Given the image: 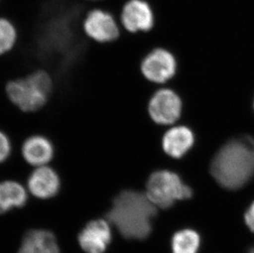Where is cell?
Listing matches in <instances>:
<instances>
[{
	"label": "cell",
	"instance_id": "cell-1",
	"mask_svg": "<svg viewBox=\"0 0 254 253\" xmlns=\"http://www.w3.org/2000/svg\"><path fill=\"white\" fill-rule=\"evenodd\" d=\"M156 215L157 208L145 192L124 189L112 199L106 220L125 239L142 241L152 233Z\"/></svg>",
	"mask_w": 254,
	"mask_h": 253
},
{
	"label": "cell",
	"instance_id": "cell-2",
	"mask_svg": "<svg viewBox=\"0 0 254 253\" xmlns=\"http://www.w3.org/2000/svg\"><path fill=\"white\" fill-rule=\"evenodd\" d=\"M211 173L224 189L245 186L254 176V139L246 135L228 141L214 157Z\"/></svg>",
	"mask_w": 254,
	"mask_h": 253
},
{
	"label": "cell",
	"instance_id": "cell-3",
	"mask_svg": "<svg viewBox=\"0 0 254 253\" xmlns=\"http://www.w3.org/2000/svg\"><path fill=\"white\" fill-rule=\"evenodd\" d=\"M55 91V80L51 72L39 68L23 76L10 79L4 92L8 102L27 115L43 110Z\"/></svg>",
	"mask_w": 254,
	"mask_h": 253
},
{
	"label": "cell",
	"instance_id": "cell-4",
	"mask_svg": "<svg viewBox=\"0 0 254 253\" xmlns=\"http://www.w3.org/2000/svg\"><path fill=\"white\" fill-rule=\"evenodd\" d=\"M145 194L156 208L166 210L176 201L191 198L192 191L175 173L158 170L146 180Z\"/></svg>",
	"mask_w": 254,
	"mask_h": 253
},
{
	"label": "cell",
	"instance_id": "cell-5",
	"mask_svg": "<svg viewBox=\"0 0 254 253\" xmlns=\"http://www.w3.org/2000/svg\"><path fill=\"white\" fill-rule=\"evenodd\" d=\"M83 31L94 42L109 44L120 38L122 27L111 12L101 8H93L85 17Z\"/></svg>",
	"mask_w": 254,
	"mask_h": 253
},
{
	"label": "cell",
	"instance_id": "cell-6",
	"mask_svg": "<svg viewBox=\"0 0 254 253\" xmlns=\"http://www.w3.org/2000/svg\"><path fill=\"white\" fill-rule=\"evenodd\" d=\"M25 182L29 194L42 201L56 197L63 188L62 177L53 165L31 169Z\"/></svg>",
	"mask_w": 254,
	"mask_h": 253
},
{
	"label": "cell",
	"instance_id": "cell-7",
	"mask_svg": "<svg viewBox=\"0 0 254 253\" xmlns=\"http://www.w3.org/2000/svg\"><path fill=\"white\" fill-rule=\"evenodd\" d=\"M17 153L28 167L50 165L56 157V146L53 140L43 133H32L20 144Z\"/></svg>",
	"mask_w": 254,
	"mask_h": 253
},
{
	"label": "cell",
	"instance_id": "cell-8",
	"mask_svg": "<svg viewBox=\"0 0 254 253\" xmlns=\"http://www.w3.org/2000/svg\"><path fill=\"white\" fill-rule=\"evenodd\" d=\"M120 26L128 33L148 32L155 24V15L146 0H128L123 7Z\"/></svg>",
	"mask_w": 254,
	"mask_h": 253
},
{
	"label": "cell",
	"instance_id": "cell-9",
	"mask_svg": "<svg viewBox=\"0 0 254 253\" xmlns=\"http://www.w3.org/2000/svg\"><path fill=\"white\" fill-rule=\"evenodd\" d=\"M141 74L154 83H164L170 80L176 71V61L169 51L164 49H155L141 60Z\"/></svg>",
	"mask_w": 254,
	"mask_h": 253
},
{
	"label": "cell",
	"instance_id": "cell-10",
	"mask_svg": "<svg viewBox=\"0 0 254 253\" xmlns=\"http://www.w3.org/2000/svg\"><path fill=\"white\" fill-rule=\"evenodd\" d=\"M147 110L149 116L156 124L169 125L180 118L182 103L174 91L161 89L151 96Z\"/></svg>",
	"mask_w": 254,
	"mask_h": 253
},
{
	"label": "cell",
	"instance_id": "cell-11",
	"mask_svg": "<svg viewBox=\"0 0 254 253\" xmlns=\"http://www.w3.org/2000/svg\"><path fill=\"white\" fill-rule=\"evenodd\" d=\"M111 224L106 219L89 221L78 235V244L86 253H104L112 240Z\"/></svg>",
	"mask_w": 254,
	"mask_h": 253
},
{
	"label": "cell",
	"instance_id": "cell-12",
	"mask_svg": "<svg viewBox=\"0 0 254 253\" xmlns=\"http://www.w3.org/2000/svg\"><path fill=\"white\" fill-rule=\"evenodd\" d=\"M29 192L27 187L16 179H5L0 182V215L27 205Z\"/></svg>",
	"mask_w": 254,
	"mask_h": 253
},
{
	"label": "cell",
	"instance_id": "cell-13",
	"mask_svg": "<svg viewBox=\"0 0 254 253\" xmlns=\"http://www.w3.org/2000/svg\"><path fill=\"white\" fill-rule=\"evenodd\" d=\"M18 253H60V249L52 232L31 229L23 237Z\"/></svg>",
	"mask_w": 254,
	"mask_h": 253
},
{
	"label": "cell",
	"instance_id": "cell-14",
	"mask_svg": "<svg viewBox=\"0 0 254 253\" xmlns=\"http://www.w3.org/2000/svg\"><path fill=\"white\" fill-rule=\"evenodd\" d=\"M194 141L192 131L186 126H175L166 131L162 140V147L167 155L181 158L189 151Z\"/></svg>",
	"mask_w": 254,
	"mask_h": 253
},
{
	"label": "cell",
	"instance_id": "cell-15",
	"mask_svg": "<svg viewBox=\"0 0 254 253\" xmlns=\"http://www.w3.org/2000/svg\"><path fill=\"white\" fill-rule=\"evenodd\" d=\"M170 246L171 253H199L201 237L191 228L179 229L171 236Z\"/></svg>",
	"mask_w": 254,
	"mask_h": 253
},
{
	"label": "cell",
	"instance_id": "cell-16",
	"mask_svg": "<svg viewBox=\"0 0 254 253\" xmlns=\"http://www.w3.org/2000/svg\"><path fill=\"white\" fill-rule=\"evenodd\" d=\"M18 40L16 26L11 21L0 17V57L9 54L15 48Z\"/></svg>",
	"mask_w": 254,
	"mask_h": 253
},
{
	"label": "cell",
	"instance_id": "cell-17",
	"mask_svg": "<svg viewBox=\"0 0 254 253\" xmlns=\"http://www.w3.org/2000/svg\"><path fill=\"white\" fill-rule=\"evenodd\" d=\"M14 153V144L8 134L0 129V165L5 164Z\"/></svg>",
	"mask_w": 254,
	"mask_h": 253
},
{
	"label": "cell",
	"instance_id": "cell-18",
	"mask_svg": "<svg viewBox=\"0 0 254 253\" xmlns=\"http://www.w3.org/2000/svg\"><path fill=\"white\" fill-rule=\"evenodd\" d=\"M244 220L246 227L250 232L254 234V201L245 211Z\"/></svg>",
	"mask_w": 254,
	"mask_h": 253
},
{
	"label": "cell",
	"instance_id": "cell-19",
	"mask_svg": "<svg viewBox=\"0 0 254 253\" xmlns=\"http://www.w3.org/2000/svg\"><path fill=\"white\" fill-rule=\"evenodd\" d=\"M246 253H254V246L250 247Z\"/></svg>",
	"mask_w": 254,
	"mask_h": 253
},
{
	"label": "cell",
	"instance_id": "cell-20",
	"mask_svg": "<svg viewBox=\"0 0 254 253\" xmlns=\"http://www.w3.org/2000/svg\"><path fill=\"white\" fill-rule=\"evenodd\" d=\"M86 1H89V2H100L101 0H86Z\"/></svg>",
	"mask_w": 254,
	"mask_h": 253
}]
</instances>
